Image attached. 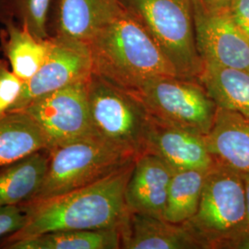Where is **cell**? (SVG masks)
Listing matches in <instances>:
<instances>
[{
  "label": "cell",
  "instance_id": "obj_1",
  "mask_svg": "<svg viewBox=\"0 0 249 249\" xmlns=\"http://www.w3.org/2000/svg\"><path fill=\"white\" fill-rule=\"evenodd\" d=\"M133 161L89 186L45 200L22 204L27 222L22 229L5 237V245L57 231L120 227L127 213L124 189Z\"/></svg>",
  "mask_w": 249,
  "mask_h": 249
},
{
  "label": "cell",
  "instance_id": "obj_2",
  "mask_svg": "<svg viewBox=\"0 0 249 249\" xmlns=\"http://www.w3.org/2000/svg\"><path fill=\"white\" fill-rule=\"evenodd\" d=\"M89 46L92 73L122 89L136 91L152 79L178 77L148 31L124 7Z\"/></svg>",
  "mask_w": 249,
  "mask_h": 249
},
{
  "label": "cell",
  "instance_id": "obj_3",
  "mask_svg": "<svg viewBox=\"0 0 249 249\" xmlns=\"http://www.w3.org/2000/svg\"><path fill=\"white\" fill-rule=\"evenodd\" d=\"M182 224L202 249H227L249 227L241 173L215 162L207 172L196 213Z\"/></svg>",
  "mask_w": 249,
  "mask_h": 249
},
{
  "label": "cell",
  "instance_id": "obj_4",
  "mask_svg": "<svg viewBox=\"0 0 249 249\" xmlns=\"http://www.w3.org/2000/svg\"><path fill=\"white\" fill-rule=\"evenodd\" d=\"M87 97L97 138L134 159L145 152L151 116L135 92L92 73Z\"/></svg>",
  "mask_w": 249,
  "mask_h": 249
},
{
  "label": "cell",
  "instance_id": "obj_5",
  "mask_svg": "<svg viewBox=\"0 0 249 249\" xmlns=\"http://www.w3.org/2000/svg\"><path fill=\"white\" fill-rule=\"evenodd\" d=\"M148 31L178 77L197 80L203 67L195 38L192 0H120Z\"/></svg>",
  "mask_w": 249,
  "mask_h": 249
},
{
  "label": "cell",
  "instance_id": "obj_6",
  "mask_svg": "<svg viewBox=\"0 0 249 249\" xmlns=\"http://www.w3.org/2000/svg\"><path fill=\"white\" fill-rule=\"evenodd\" d=\"M135 160L97 137L50 149L44 182L27 203L60 196L107 178Z\"/></svg>",
  "mask_w": 249,
  "mask_h": 249
},
{
  "label": "cell",
  "instance_id": "obj_7",
  "mask_svg": "<svg viewBox=\"0 0 249 249\" xmlns=\"http://www.w3.org/2000/svg\"><path fill=\"white\" fill-rule=\"evenodd\" d=\"M135 92L151 119L206 136L217 107L202 85L178 76L160 77L145 82Z\"/></svg>",
  "mask_w": 249,
  "mask_h": 249
},
{
  "label": "cell",
  "instance_id": "obj_8",
  "mask_svg": "<svg viewBox=\"0 0 249 249\" xmlns=\"http://www.w3.org/2000/svg\"><path fill=\"white\" fill-rule=\"evenodd\" d=\"M87 82L49 92L21 110L41 128L49 149L96 137L89 116Z\"/></svg>",
  "mask_w": 249,
  "mask_h": 249
},
{
  "label": "cell",
  "instance_id": "obj_9",
  "mask_svg": "<svg viewBox=\"0 0 249 249\" xmlns=\"http://www.w3.org/2000/svg\"><path fill=\"white\" fill-rule=\"evenodd\" d=\"M49 40L45 62L24 82L9 112L21 111L36 99L90 78L92 59L88 44L62 36H50Z\"/></svg>",
  "mask_w": 249,
  "mask_h": 249
},
{
  "label": "cell",
  "instance_id": "obj_10",
  "mask_svg": "<svg viewBox=\"0 0 249 249\" xmlns=\"http://www.w3.org/2000/svg\"><path fill=\"white\" fill-rule=\"evenodd\" d=\"M196 48L203 62L249 71V38L228 8L210 9L192 0Z\"/></svg>",
  "mask_w": 249,
  "mask_h": 249
},
{
  "label": "cell",
  "instance_id": "obj_11",
  "mask_svg": "<svg viewBox=\"0 0 249 249\" xmlns=\"http://www.w3.org/2000/svg\"><path fill=\"white\" fill-rule=\"evenodd\" d=\"M122 9L120 0H51L48 36L67 37L89 45L93 36Z\"/></svg>",
  "mask_w": 249,
  "mask_h": 249
},
{
  "label": "cell",
  "instance_id": "obj_12",
  "mask_svg": "<svg viewBox=\"0 0 249 249\" xmlns=\"http://www.w3.org/2000/svg\"><path fill=\"white\" fill-rule=\"evenodd\" d=\"M174 170L159 157L142 153L134 160L124 189V203L130 213L163 219Z\"/></svg>",
  "mask_w": 249,
  "mask_h": 249
},
{
  "label": "cell",
  "instance_id": "obj_13",
  "mask_svg": "<svg viewBox=\"0 0 249 249\" xmlns=\"http://www.w3.org/2000/svg\"><path fill=\"white\" fill-rule=\"evenodd\" d=\"M145 152L159 157L174 171L208 170L215 163L204 136L153 119L147 134Z\"/></svg>",
  "mask_w": 249,
  "mask_h": 249
},
{
  "label": "cell",
  "instance_id": "obj_14",
  "mask_svg": "<svg viewBox=\"0 0 249 249\" xmlns=\"http://www.w3.org/2000/svg\"><path fill=\"white\" fill-rule=\"evenodd\" d=\"M120 233L121 249H202L183 224L128 211Z\"/></svg>",
  "mask_w": 249,
  "mask_h": 249
},
{
  "label": "cell",
  "instance_id": "obj_15",
  "mask_svg": "<svg viewBox=\"0 0 249 249\" xmlns=\"http://www.w3.org/2000/svg\"><path fill=\"white\" fill-rule=\"evenodd\" d=\"M205 140L216 163L241 174L249 172V118L217 107L213 124Z\"/></svg>",
  "mask_w": 249,
  "mask_h": 249
},
{
  "label": "cell",
  "instance_id": "obj_16",
  "mask_svg": "<svg viewBox=\"0 0 249 249\" xmlns=\"http://www.w3.org/2000/svg\"><path fill=\"white\" fill-rule=\"evenodd\" d=\"M49 159L45 148L0 166V207L30 201L44 182Z\"/></svg>",
  "mask_w": 249,
  "mask_h": 249
},
{
  "label": "cell",
  "instance_id": "obj_17",
  "mask_svg": "<svg viewBox=\"0 0 249 249\" xmlns=\"http://www.w3.org/2000/svg\"><path fill=\"white\" fill-rule=\"evenodd\" d=\"M197 81L218 108L249 119V71L203 62Z\"/></svg>",
  "mask_w": 249,
  "mask_h": 249
},
{
  "label": "cell",
  "instance_id": "obj_18",
  "mask_svg": "<svg viewBox=\"0 0 249 249\" xmlns=\"http://www.w3.org/2000/svg\"><path fill=\"white\" fill-rule=\"evenodd\" d=\"M0 31V48L11 71L24 82L30 80L49 52L50 40L40 39L27 28L17 23L3 25Z\"/></svg>",
  "mask_w": 249,
  "mask_h": 249
},
{
  "label": "cell",
  "instance_id": "obj_19",
  "mask_svg": "<svg viewBox=\"0 0 249 249\" xmlns=\"http://www.w3.org/2000/svg\"><path fill=\"white\" fill-rule=\"evenodd\" d=\"M2 249H121V233L120 227L50 231L9 243Z\"/></svg>",
  "mask_w": 249,
  "mask_h": 249
},
{
  "label": "cell",
  "instance_id": "obj_20",
  "mask_svg": "<svg viewBox=\"0 0 249 249\" xmlns=\"http://www.w3.org/2000/svg\"><path fill=\"white\" fill-rule=\"evenodd\" d=\"M45 148V135L25 112H9L0 119V166Z\"/></svg>",
  "mask_w": 249,
  "mask_h": 249
},
{
  "label": "cell",
  "instance_id": "obj_21",
  "mask_svg": "<svg viewBox=\"0 0 249 249\" xmlns=\"http://www.w3.org/2000/svg\"><path fill=\"white\" fill-rule=\"evenodd\" d=\"M208 170L174 171L163 214L164 220L182 224L196 213Z\"/></svg>",
  "mask_w": 249,
  "mask_h": 249
},
{
  "label": "cell",
  "instance_id": "obj_22",
  "mask_svg": "<svg viewBox=\"0 0 249 249\" xmlns=\"http://www.w3.org/2000/svg\"><path fill=\"white\" fill-rule=\"evenodd\" d=\"M50 4L51 0H0V23H17L36 37L47 39Z\"/></svg>",
  "mask_w": 249,
  "mask_h": 249
},
{
  "label": "cell",
  "instance_id": "obj_23",
  "mask_svg": "<svg viewBox=\"0 0 249 249\" xmlns=\"http://www.w3.org/2000/svg\"><path fill=\"white\" fill-rule=\"evenodd\" d=\"M23 84L24 81L11 71L8 60L0 59V119L9 113Z\"/></svg>",
  "mask_w": 249,
  "mask_h": 249
},
{
  "label": "cell",
  "instance_id": "obj_24",
  "mask_svg": "<svg viewBox=\"0 0 249 249\" xmlns=\"http://www.w3.org/2000/svg\"><path fill=\"white\" fill-rule=\"evenodd\" d=\"M26 222V211L22 205L0 207V237L19 231Z\"/></svg>",
  "mask_w": 249,
  "mask_h": 249
},
{
  "label": "cell",
  "instance_id": "obj_25",
  "mask_svg": "<svg viewBox=\"0 0 249 249\" xmlns=\"http://www.w3.org/2000/svg\"><path fill=\"white\" fill-rule=\"evenodd\" d=\"M228 9L233 21L249 38V0H230Z\"/></svg>",
  "mask_w": 249,
  "mask_h": 249
},
{
  "label": "cell",
  "instance_id": "obj_26",
  "mask_svg": "<svg viewBox=\"0 0 249 249\" xmlns=\"http://www.w3.org/2000/svg\"><path fill=\"white\" fill-rule=\"evenodd\" d=\"M227 249H249V227L231 241Z\"/></svg>",
  "mask_w": 249,
  "mask_h": 249
},
{
  "label": "cell",
  "instance_id": "obj_27",
  "mask_svg": "<svg viewBox=\"0 0 249 249\" xmlns=\"http://www.w3.org/2000/svg\"><path fill=\"white\" fill-rule=\"evenodd\" d=\"M207 9H218L228 8L230 0H199Z\"/></svg>",
  "mask_w": 249,
  "mask_h": 249
},
{
  "label": "cell",
  "instance_id": "obj_28",
  "mask_svg": "<svg viewBox=\"0 0 249 249\" xmlns=\"http://www.w3.org/2000/svg\"><path fill=\"white\" fill-rule=\"evenodd\" d=\"M242 178L244 181V186H245V191H246V196H247V202H248V211H249V171L241 174Z\"/></svg>",
  "mask_w": 249,
  "mask_h": 249
}]
</instances>
